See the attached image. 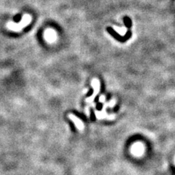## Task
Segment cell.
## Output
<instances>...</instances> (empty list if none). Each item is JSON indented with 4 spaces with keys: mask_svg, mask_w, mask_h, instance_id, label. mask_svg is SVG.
I'll use <instances>...</instances> for the list:
<instances>
[{
    "mask_svg": "<svg viewBox=\"0 0 175 175\" xmlns=\"http://www.w3.org/2000/svg\"><path fill=\"white\" fill-rule=\"evenodd\" d=\"M31 16L29 14H26L23 16L21 20L19 23L9 22L7 24V28L13 31H20L25 27H27L31 21Z\"/></svg>",
    "mask_w": 175,
    "mask_h": 175,
    "instance_id": "6da1fadb",
    "label": "cell"
},
{
    "mask_svg": "<svg viewBox=\"0 0 175 175\" xmlns=\"http://www.w3.org/2000/svg\"><path fill=\"white\" fill-rule=\"evenodd\" d=\"M132 152L136 155H140L143 152V146L140 143H136L132 147Z\"/></svg>",
    "mask_w": 175,
    "mask_h": 175,
    "instance_id": "5b68a950",
    "label": "cell"
},
{
    "mask_svg": "<svg viewBox=\"0 0 175 175\" xmlns=\"http://www.w3.org/2000/svg\"><path fill=\"white\" fill-rule=\"evenodd\" d=\"M44 37L47 42L49 43H53V42H56V39H57V34L53 29H48L44 32Z\"/></svg>",
    "mask_w": 175,
    "mask_h": 175,
    "instance_id": "3957f363",
    "label": "cell"
},
{
    "mask_svg": "<svg viewBox=\"0 0 175 175\" xmlns=\"http://www.w3.org/2000/svg\"><path fill=\"white\" fill-rule=\"evenodd\" d=\"M116 31H118V33H119L120 34H121V35H124L125 34V33H126V30L124 28H116Z\"/></svg>",
    "mask_w": 175,
    "mask_h": 175,
    "instance_id": "8992f818",
    "label": "cell"
},
{
    "mask_svg": "<svg viewBox=\"0 0 175 175\" xmlns=\"http://www.w3.org/2000/svg\"><path fill=\"white\" fill-rule=\"evenodd\" d=\"M68 117H69V119L71 120L73 123H74V124L75 125V126H76V127L78 128L80 131L83 130L84 124H83V123H82V121H81L80 119H79L78 117L75 116V115H74L73 114H69V115H68Z\"/></svg>",
    "mask_w": 175,
    "mask_h": 175,
    "instance_id": "277c9868",
    "label": "cell"
},
{
    "mask_svg": "<svg viewBox=\"0 0 175 175\" xmlns=\"http://www.w3.org/2000/svg\"><path fill=\"white\" fill-rule=\"evenodd\" d=\"M91 85L93 89V93L91 96L86 99V102H91L93 101V99L96 98L97 94L100 91V82L97 79H93L91 81Z\"/></svg>",
    "mask_w": 175,
    "mask_h": 175,
    "instance_id": "7a4b0ae2",
    "label": "cell"
}]
</instances>
